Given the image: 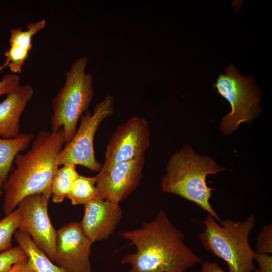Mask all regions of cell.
<instances>
[{"label":"cell","instance_id":"obj_24","mask_svg":"<svg viewBox=\"0 0 272 272\" xmlns=\"http://www.w3.org/2000/svg\"><path fill=\"white\" fill-rule=\"evenodd\" d=\"M6 272H33L27 263V258H25L17 263Z\"/></svg>","mask_w":272,"mask_h":272},{"label":"cell","instance_id":"obj_14","mask_svg":"<svg viewBox=\"0 0 272 272\" xmlns=\"http://www.w3.org/2000/svg\"><path fill=\"white\" fill-rule=\"evenodd\" d=\"M45 25V20L42 19L28 24L26 30L21 28L10 30V46L4 53L6 58L4 63L0 65V72L9 66L12 73H21L22 67L32 47V38L44 29Z\"/></svg>","mask_w":272,"mask_h":272},{"label":"cell","instance_id":"obj_4","mask_svg":"<svg viewBox=\"0 0 272 272\" xmlns=\"http://www.w3.org/2000/svg\"><path fill=\"white\" fill-rule=\"evenodd\" d=\"M254 214L243 222L226 219L219 222L209 214L198 238L205 248L227 263L229 272H252L257 253L251 248L248 236L254 227Z\"/></svg>","mask_w":272,"mask_h":272},{"label":"cell","instance_id":"obj_2","mask_svg":"<svg viewBox=\"0 0 272 272\" xmlns=\"http://www.w3.org/2000/svg\"><path fill=\"white\" fill-rule=\"evenodd\" d=\"M65 143L63 128L56 131L40 130L29 151L16 156V168L2 188L6 216L15 210L25 197L51 192L52 180L60 166L59 155Z\"/></svg>","mask_w":272,"mask_h":272},{"label":"cell","instance_id":"obj_12","mask_svg":"<svg viewBox=\"0 0 272 272\" xmlns=\"http://www.w3.org/2000/svg\"><path fill=\"white\" fill-rule=\"evenodd\" d=\"M80 224L92 243L107 239L122 217L119 203L98 197L85 205Z\"/></svg>","mask_w":272,"mask_h":272},{"label":"cell","instance_id":"obj_19","mask_svg":"<svg viewBox=\"0 0 272 272\" xmlns=\"http://www.w3.org/2000/svg\"><path fill=\"white\" fill-rule=\"evenodd\" d=\"M21 212L17 208L0 220V252L12 247V237L19 228Z\"/></svg>","mask_w":272,"mask_h":272},{"label":"cell","instance_id":"obj_21","mask_svg":"<svg viewBox=\"0 0 272 272\" xmlns=\"http://www.w3.org/2000/svg\"><path fill=\"white\" fill-rule=\"evenodd\" d=\"M257 254H269L272 253V225L263 226L259 233L256 243Z\"/></svg>","mask_w":272,"mask_h":272},{"label":"cell","instance_id":"obj_20","mask_svg":"<svg viewBox=\"0 0 272 272\" xmlns=\"http://www.w3.org/2000/svg\"><path fill=\"white\" fill-rule=\"evenodd\" d=\"M27 258L23 249L19 246L0 253V272H6L17 262Z\"/></svg>","mask_w":272,"mask_h":272},{"label":"cell","instance_id":"obj_1","mask_svg":"<svg viewBox=\"0 0 272 272\" xmlns=\"http://www.w3.org/2000/svg\"><path fill=\"white\" fill-rule=\"evenodd\" d=\"M137 248L135 253L122 257L127 272H186L202 262L183 241L184 234L172 224L163 210L141 228L120 233Z\"/></svg>","mask_w":272,"mask_h":272},{"label":"cell","instance_id":"obj_11","mask_svg":"<svg viewBox=\"0 0 272 272\" xmlns=\"http://www.w3.org/2000/svg\"><path fill=\"white\" fill-rule=\"evenodd\" d=\"M56 245L53 260L67 272H91L92 243L80 223L73 222L56 230Z\"/></svg>","mask_w":272,"mask_h":272},{"label":"cell","instance_id":"obj_18","mask_svg":"<svg viewBox=\"0 0 272 272\" xmlns=\"http://www.w3.org/2000/svg\"><path fill=\"white\" fill-rule=\"evenodd\" d=\"M96 184L95 176L87 177L79 174L66 197L73 205H85L92 199L100 197Z\"/></svg>","mask_w":272,"mask_h":272},{"label":"cell","instance_id":"obj_5","mask_svg":"<svg viewBox=\"0 0 272 272\" xmlns=\"http://www.w3.org/2000/svg\"><path fill=\"white\" fill-rule=\"evenodd\" d=\"M89 62L87 56L76 59L65 73L63 86L51 101V131L63 128L65 144L77 130L78 121L87 111L94 95L93 78L86 70Z\"/></svg>","mask_w":272,"mask_h":272},{"label":"cell","instance_id":"obj_9","mask_svg":"<svg viewBox=\"0 0 272 272\" xmlns=\"http://www.w3.org/2000/svg\"><path fill=\"white\" fill-rule=\"evenodd\" d=\"M150 129L147 120L134 116L118 125L107 146L102 168L145 155L150 146Z\"/></svg>","mask_w":272,"mask_h":272},{"label":"cell","instance_id":"obj_25","mask_svg":"<svg viewBox=\"0 0 272 272\" xmlns=\"http://www.w3.org/2000/svg\"><path fill=\"white\" fill-rule=\"evenodd\" d=\"M201 272H225L215 262L205 261L202 264Z\"/></svg>","mask_w":272,"mask_h":272},{"label":"cell","instance_id":"obj_17","mask_svg":"<svg viewBox=\"0 0 272 272\" xmlns=\"http://www.w3.org/2000/svg\"><path fill=\"white\" fill-rule=\"evenodd\" d=\"M79 175L74 164H66L58 168L53 177L51 185V197L54 202L59 203L64 200Z\"/></svg>","mask_w":272,"mask_h":272},{"label":"cell","instance_id":"obj_16","mask_svg":"<svg viewBox=\"0 0 272 272\" xmlns=\"http://www.w3.org/2000/svg\"><path fill=\"white\" fill-rule=\"evenodd\" d=\"M34 139L31 133H20L11 139L0 138V188L2 189L7 181L16 156L24 151Z\"/></svg>","mask_w":272,"mask_h":272},{"label":"cell","instance_id":"obj_8","mask_svg":"<svg viewBox=\"0 0 272 272\" xmlns=\"http://www.w3.org/2000/svg\"><path fill=\"white\" fill-rule=\"evenodd\" d=\"M51 192L31 194L19 203L21 218L18 230L28 234L33 242L53 262L56 245V230L48 212Z\"/></svg>","mask_w":272,"mask_h":272},{"label":"cell","instance_id":"obj_7","mask_svg":"<svg viewBox=\"0 0 272 272\" xmlns=\"http://www.w3.org/2000/svg\"><path fill=\"white\" fill-rule=\"evenodd\" d=\"M114 111V98L107 95L97 103L93 113L87 111L81 117L79 127L59 155V165L73 164L98 172L102 165L96 159L94 149L95 135L101 123Z\"/></svg>","mask_w":272,"mask_h":272},{"label":"cell","instance_id":"obj_23","mask_svg":"<svg viewBox=\"0 0 272 272\" xmlns=\"http://www.w3.org/2000/svg\"><path fill=\"white\" fill-rule=\"evenodd\" d=\"M255 260L259 267L255 272H272V256L269 254H257Z\"/></svg>","mask_w":272,"mask_h":272},{"label":"cell","instance_id":"obj_15","mask_svg":"<svg viewBox=\"0 0 272 272\" xmlns=\"http://www.w3.org/2000/svg\"><path fill=\"white\" fill-rule=\"evenodd\" d=\"M14 236L18 246L24 251L33 272H67L54 263L28 234L17 230Z\"/></svg>","mask_w":272,"mask_h":272},{"label":"cell","instance_id":"obj_10","mask_svg":"<svg viewBox=\"0 0 272 272\" xmlns=\"http://www.w3.org/2000/svg\"><path fill=\"white\" fill-rule=\"evenodd\" d=\"M145 155L102 169L95 176L100 197L119 203L139 185L145 165Z\"/></svg>","mask_w":272,"mask_h":272},{"label":"cell","instance_id":"obj_13","mask_svg":"<svg viewBox=\"0 0 272 272\" xmlns=\"http://www.w3.org/2000/svg\"><path fill=\"white\" fill-rule=\"evenodd\" d=\"M33 93L31 85H20L0 102L1 138H13L20 133L21 116Z\"/></svg>","mask_w":272,"mask_h":272},{"label":"cell","instance_id":"obj_3","mask_svg":"<svg viewBox=\"0 0 272 272\" xmlns=\"http://www.w3.org/2000/svg\"><path fill=\"white\" fill-rule=\"evenodd\" d=\"M223 170L212 159L197 154L187 146L169 159L160 186L164 192L194 202L220 223L221 220L210 202L214 188L207 185L206 177Z\"/></svg>","mask_w":272,"mask_h":272},{"label":"cell","instance_id":"obj_26","mask_svg":"<svg viewBox=\"0 0 272 272\" xmlns=\"http://www.w3.org/2000/svg\"><path fill=\"white\" fill-rule=\"evenodd\" d=\"M4 194V191L2 189L0 188V198Z\"/></svg>","mask_w":272,"mask_h":272},{"label":"cell","instance_id":"obj_22","mask_svg":"<svg viewBox=\"0 0 272 272\" xmlns=\"http://www.w3.org/2000/svg\"><path fill=\"white\" fill-rule=\"evenodd\" d=\"M20 79L18 74H8L0 81V96L8 95L20 85Z\"/></svg>","mask_w":272,"mask_h":272},{"label":"cell","instance_id":"obj_6","mask_svg":"<svg viewBox=\"0 0 272 272\" xmlns=\"http://www.w3.org/2000/svg\"><path fill=\"white\" fill-rule=\"evenodd\" d=\"M213 86L231 107V112L223 117L221 123L220 128L224 134L232 132L240 123L254 119L260 113L261 92L253 78L243 76L232 64L226 67L225 74H220Z\"/></svg>","mask_w":272,"mask_h":272}]
</instances>
